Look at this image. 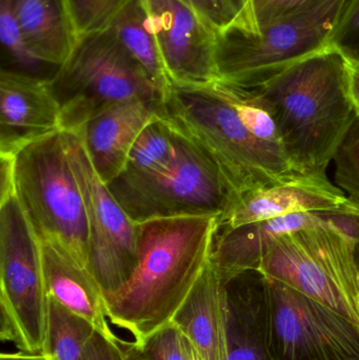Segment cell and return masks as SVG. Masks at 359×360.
I'll return each mask as SVG.
<instances>
[{
	"label": "cell",
	"mask_w": 359,
	"mask_h": 360,
	"mask_svg": "<svg viewBox=\"0 0 359 360\" xmlns=\"http://www.w3.org/2000/svg\"><path fill=\"white\" fill-rule=\"evenodd\" d=\"M218 216L159 218L138 224V260L129 281L105 300L110 323L137 346L170 323L210 257Z\"/></svg>",
	"instance_id": "cell-1"
},
{
	"label": "cell",
	"mask_w": 359,
	"mask_h": 360,
	"mask_svg": "<svg viewBox=\"0 0 359 360\" xmlns=\"http://www.w3.org/2000/svg\"><path fill=\"white\" fill-rule=\"evenodd\" d=\"M252 91L273 117L295 172L326 175L358 114L339 49L310 55Z\"/></svg>",
	"instance_id": "cell-2"
},
{
	"label": "cell",
	"mask_w": 359,
	"mask_h": 360,
	"mask_svg": "<svg viewBox=\"0 0 359 360\" xmlns=\"http://www.w3.org/2000/svg\"><path fill=\"white\" fill-rule=\"evenodd\" d=\"M162 115L214 160L231 190V201L299 174L282 146L253 129L218 80L207 86L171 84Z\"/></svg>",
	"instance_id": "cell-3"
},
{
	"label": "cell",
	"mask_w": 359,
	"mask_h": 360,
	"mask_svg": "<svg viewBox=\"0 0 359 360\" xmlns=\"http://www.w3.org/2000/svg\"><path fill=\"white\" fill-rule=\"evenodd\" d=\"M353 0H320L251 33L234 27L217 32V80L253 90L297 61L333 46Z\"/></svg>",
	"instance_id": "cell-4"
},
{
	"label": "cell",
	"mask_w": 359,
	"mask_h": 360,
	"mask_svg": "<svg viewBox=\"0 0 359 360\" xmlns=\"http://www.w3.org/2000/svg\"><path fill=\"white\" fill-rule=\"evenodd\" d=\"M327 214L318 226L274 237L259 272L280 281L359 327L358 239Z\"/></svg>",
	"instance_id": "cell-5"
},
{
	"label": "cell",
	"mask_w": 359,
	"mask_h": 360,
	"mask_svg": "<svg viewBox=\"0 0 359 360\" xmlns=\"http://www.w3.org/2000/svg\"><path fill=\"white\" fill-rule=\"evenodd\" d=\"M14 175L15 195L39 240L58 243L89 269L86 210L63 131L15 154Z\"/></svg>",
	"instance_id": "cell-6"
},
{
	"label": "cell",
	"mask_w": 359,
	"mask_h": 360,
	"mask_svg": "<svg viewBox=\"0 0 359 360\" xmlns=\"http://www.w3.org/2000/svg\"><path fill=\"white\" fill-rule=\"evenodd\" d=\"M41 243L16 195L0 202V338L25 353L48 349Z\"/></svg>",
	"instance_id": "cell-7"
},
{
	"label": "cell",
	"mask_w": 359,
	"mask_h": 360,
	"mask_svg": "<svg viewBox=\"0 0 359 360\" xmlns=\"http://www.w3.org/2000/svg\"><path fill=\"white\" fill-rule=\"evenodd\" d=\"M63 131L76 132L99 112L132 101H164L151 80L109 31L76 46L50 78Z\"/></svg>",
	"instance_id": "cell-8"
},
{
	"label": "cell",
	"mask_w": 359,
	"mask_h": 360,
	"mask_svg": "<svg viewBox=\"0 0 359 360\" xmlns=\"http://www.w3.org/2000/svg\"><path fill=\"white\" fill-rule=\"evenodd\" d=\"M107 186L137 224L185 216L221 217L232 198L214 160L181 131L176 158L168 170L137 181L113 180Z\"/></svg>",
	"instance_id": "cell-9"
},
{
	"label": "cell",
	"mask_w": 359,
	"mask_h": 360,
	"mask_svg": "<svg viewBox=\"0 0 359 360\" xmlns=\"http://www.w3.org/2000/svg\"><path fill=\"white\" fill-rule=\"evenodd\" d=\"M261 323L270 360H359V327L263 276Z\"/></svg>",
	"instance_id": "cell-10"
},
{
	"label": "cell",
	"mask_w": 359,
	"mask_h": 360,
	"mask_svg": "<svg viewBox=\"0 0 359 360\" xmlns=\"http://www.w3.org/2000/svg\"><path fill=\"white\" fill-rule=\"evenodd\" d=\"M70 164L79 184L89 226V269L105 298L118 291L138 260V226L93 168L79 135L63 131Z\"/></svg>",
	"instance_id": "cell-11"
},
{
	"label": "cell",
	"mask_w": 359,
	"mask_h": 360,
	"mask_svg": "<svg viewBox=\"0 0 359 360\" xmlns=\"http://www.w3.org/2000/svg\"><path fill=\"white\" fill-rule=\"evenodd\" d=\"M171 84L216 82L217 31L181 0H141Z\"/></svg>",
	"instance_id": "cell-12"
},
{
	"label": "cell",
	"mask_w": 359,
	"mask_h": 360,
	"mask_svg": "<svg viewBox=\"0 0 359 360\" xmlns=\"http://www.w3.org/2000/svg\"><path fill=\"white\" fill-rule=\"evenodd\" d=\"M301 213L359 215V207L327 175L299 173L287 181L236 197L219 217L218 224L236 228Z\"/></svg>",
	"instance_id": "cell-13"
},
{
	"label": "cell",
	"mask_w": 359,
	"mask_h": 360,
	"mask_svg": "<svg viewBox=\"0 0 359 360\" xmlns=\"http://www.w3.org/2000/svg\"><path fill=\"white\" fill-rule=\"evenodd\" d=\"M63 130L50 78L2 69L0 155L15 156L30 143Z\"/></svg>",
	"instance_id": "cell-14"
},
{
	"label": "cell",
	"mask_w": 359,
	"mask_h": 360,
	"mask_svg": "<svg viewBox=\"0 0 359 360\" xmlns=\"http://www.w3.org/2000/svg\"><path fill=\"white\" fill-rule=\"evenodd\" d=\"M162 114V103L126 101L99 112L76 131L93 168L105 184L119 176L143 129Z\"/></svg>",
	"instance_id": "cell-15"
},
{
	"label": "cell",
	"mask_w": 359,
	"mask_h": 360,
	"mask_svg": "<svg viewBox=\"0 0 359 360\" xmlns=\"http://www.w3.org/2000/svg\"><path fill=\"white\" fill-rule=\"evenodd\" d=\"M327 214H291L236 228L218 224L213 237L209 262L223 283H228L242 273L259 271L268 245L274 237L322 224L327 220Z\"/></svg>",
	"instance_id": "cell-16"
},
{
	"label": "cell",
	"mask_w": 359,
	"mask_h": 360,
	"mask_svg": "<svg viewBox=\"0 0 359 360\" xmlns=\"http://www.w3.org/2000/svg\"><path fill=\"white\" fill-rule=\"evenodd\" d=\"M170 323L193 345L202 360H227V293L210 262Z\"/></svg>",
	"instance_id": "cell-17"
},
{
	"label": "cell",
	"mask_w": 359,
	"mask_h": 360,
	"mask_svg": "<svg viewBox=\"0 0 359 360\" xmlns=\"http://www.w3.org/2000/svg\"><path fill=\"white\" fill-rule=\"evenodd\" d=\"M40 243L48 296L90 321L107 338H119L110 328L105 294L94 275L58 243Z\"/></svg>",
	"instance_id": "cell-18"
},
{
	"label": "cell",
	"mask_w": 359,
	"mask_h": 360,
	"mask_svg": "<svg viewBox=\"0 0 359 360\" xmlns=\"http://www.w3.org/2000/svg\"><path fill=\"white\" fill-rule=\"evenodd\" d=\"M223 283L227 293V360H270L261 323L263 275L250 271Z\"/></svg>",
	"instance_id": "cell-19"
},
{
	"label": "cell",
	"mask_w": 359,
	"mask_h": 360,
	"mask_svg": "<svg viewBox=\"0 0 359 360\" xmlns=\"http://www.w3.org/2000/svg\"><path fill=\"white\" fill-rule=\"evenodd\" d=\"M13 13L32 54L57 69L76 48L63 0H12Z\"/></svg>",
	"instance_id": "cell-20"
},
{
	"label": "cell",
	"mask_w": 359,
	"mask_h": 360,
	"mask_svg": "<svg viewBox=\"0 0 359 360\" xmlns=\"http://www.w3.org/2000/svg\"><path fill=\"white\" fill-rule=\"evenodd\" d=\"M109 31L137 65L147 74L162 99L171 86L155 36L148 25L141 0H132L117 15Z\"/></svg>",
	"instance_id": "cell-21"
},
{
	"label": "cell",
	"mask_w": 359,
	"mask_h": 360,
	"mask_svg": "<svg viewBox=\"0 0 359 360\" xmlns=\"http://www.w3.org/2000/svg\"><path fill=\"white\" fill-rule=\"evenodd\" d=\"M178 137L170 120L162 114L156 116L135 141L124 170L114 180L137 181L168 170L176 158Z\"/></svg>",
	"instance_id": "cell-22"
},
{
	"label": "cell",
	"mask_w": 359,
	"mask_h": 360,
	"mask_svg": "<svg viewBox=\"0 0 359 360\" xmlns=\"http://www.w3.org/2000/svg\"><path fill=\"white\" fill-rule=\"evenodd\" d=\"M95 332L90 321L48 296L46 354L51 360H80Z\"/></svg>",
	"instance_id": "cell-23"
},
{
	"label": "cell",
	"mask_w": 359,
	"mask_h": 360,
	"mask_svg": "<svg viewBox=\"0 0 359 360\" xmlns=\"http://www.w3.org/2000/svg\"><path fill=\"white\" fill-rule=\"evenodd\" d=\"M76 46L109 30L114 19L132 0H63Z\"/></svg>",
	"instance_id": "cell-24"
},
{
	"label": "cell",
	"mask_w": 359,
	"mask_h": 360,
	"mask_svg": "<svg viewBox=\"0 0 359 360\" xmlns=\"http://www.w3.org/2000/svg\"><path fill=\"white\" fill-rule=\"evenodd\" d=\"M320 0H248L244 10L229 27L254 32L266 25L305 10Z\"/></svg>",
	"instance_id": "cell-25"
},
{
	"label": "cell",
	"mask_w": 359,
	"mask_h": 360,
	"mask_svg": "<svg viewBox=\"0 0 359 360\" xmlns=\"http://www.w3.org/2000/svg\"><path fill=\"white\" fill-rule=\"evenodd\" d=\"M333 160L337 186L359 207V113L356 114Z\"/></svg>",
	"instance_id": "cell-26"
},
{
	"label": "cell",
	"mask_w": 359,
	"mask_h": 360,
	"mask_svg": "<svg viewBox=\"0 0 359 360\" xmlns=\"http://www.w3.org/2000/svg\"><path fill=\"white\" fill-rule=\"evenodd\" d=\"M0 39L19 72L37 76L42 65H46L30 51L13 13L12 0H0Z\"/></svg>",
	"instance_id": "cell-27"
},
{
	"label": "cell",
	"mask_w": 359,
	"mask_h": 360,
	"mask_svg": "<svg viewBox=\"0 0 359 360\" xmlns=\"http://www.w3.org/2000/svg\"><path fill=\"white\" fill-rule=\"evenodd\" d=\"M138 347L150 360H190L185 335L172 323Z\"/></svg>",
	"instance_id": "cell-28"
},
{
	"label": "cell",
	"mask_w": 359,
	"mask_h": 360,
	"mask_svg": "<svg viewBox=\"0 0 359 360\" xmlns=\"http://www.w3.org/2000/svg\"><path fill=\"white\" fill-rule=\"evenodd\" d=\"M333 46L345 56L359 59V0H353L339 31Z\"/></svg>",
	"instance_id": "cell-29"
},
{
	"label": "cell",
	"mask_w": 359,
	"mask_h": 360,
	"mask_svg": "<svg viewBox=\"0 0 359 360\" xmlns=\"http://www.w3.org/2000/svg\"><path fill=\"white\" fill-rule=\"evenodd\" d=\"M193 8L204 20L208 21L217 32L233 22V15L223 0H181Z\"/></svg>",
	"instance_id": "cell-30"
},
{
	"label": "cell",
	"mask_w": 359,
	"mask_h": 360,
	"mask_svg": "<svg viewBox=\"0 0 359 360\" xmlns=\"http://www.w3.org/2000/svg\"><path fill=\"white\" fill-rule=\"evenodd\" d=\"M122 342L120 338L113 340L96 331L80 360H124Z\"/></svg>",
	"instance_id": "cell-31"
},
{
	"label": "cell",
	"mask_w": 359,
	"mask_h": 360,
	"mask_svg": "<svg viewBox=\"0 0 359 360\" xmlns=\"http://www.w3.org/2000/svg\"><path fill=\"white\" fill-rule=\"evenodd\" d=\"M1 156V199L15 194L14 156Z\"/></svg>",
	"instance_id": "cell-32"
},
{
	"label": "cell",
	"mask_w": 359,
	"mask_h": 360,
	"mask_svg": "<svg viewBox=\"0 0 359 360\" xmlns=\"http://www.w3.org/2000/svg\"><path fill=\"white\" fill-rule=\"evenodd\" d=\"M345 58L347 63L350 96L356 112L359 113V59L347 56H345Z\"/></svg>",
	"instance_id": "cell-33"
},
{
	"label": "cell",
	"mask_w": 359,
	"mask_h": 360,
	"mask_svg": "<svg viewBox=\"0 0 359 360\" xmlns=\"http://www.w3.org/2000/svg\"><path fill=\"white\" fill-rule=\"evenodd\" d=\"M122 347L124 360H150L134 342H126L122 340Z\"/></svg>",
	"instance_id": "cell-34"
},
{
	"label": "cell",
	"mask_w": 359,
	"mask_h": 360,
	"mask_svg": "<svg viewBox=\"0 0 359 360\" xmlns=\"http://www.w3.org/2000/svg\"><path fill=\"white\" fill-rule=\"evenodd\" d=\"M0 360H51L48 354L44 353H25L19 351L18 353H1Z\"/></svg>",
	"instance_id": "cell-35"
},
{
	"label": "cell",
	"mask_w": 359,
	"mask_h": 360,
	"mask_svg": "<svg viewBox=\"0 0 359 360\" xmlns=\"http://www.w3.org/2000/svg\"><path fill=\"white\" fill-rule=\"evenodd\" d=\"M223 4L229 8L231 14L233 15V21L237 18L238 15L244 10L248 0H223Z\"/></svg>",
	"instance_id": "cell-36"
},
{
	"label": "cell",
	"mask_w": 359,
	"mask_h": 360,
	"mask_svg": "<svg viewBox=\"0 0 359 360\" xmlns=\"http://www.w3.org/2000/svg\"><path fill=\"white\" fill-rule=\"evenodd\" d=\"M185 342H187V348L188 352H189L190 360H202V357L198 355L197 351L194 348L193 345H192L187 338H185Z\"/></svg>",
	"instance_id": "cell-37"
},
{
	"label": "cell",
	"mask_w": 359,
	"mask_h": 360,
	"mask_svg": "<svg viewBox=\"0 0 359 360\" xmlns=\"http://www.w3.org/2000/svg\"><path fill=\"white\" fill-rule=\"evenodd\" d=\"M356 259H358V273H359V238L358 245H356Z\"/></svg>",
	"instance_id": "cell-38"
}]
</instances>
